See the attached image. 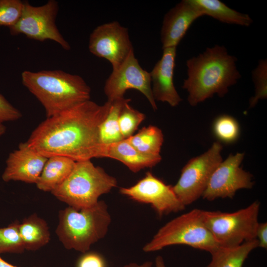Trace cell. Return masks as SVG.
I'll return each instance as SVG.
<instances>
[{
  "instance_id": "6da1fadb",
  "label": "cell",
  "mask_w": 267,
  "mask_h": 267,
  "mask_svg": "<svg viewBox=\"0 0 267 267\" xmlns=\"http://www.w3.org/2000/svg\"><path fill=\"white\" fill-rule=\"evenodd\" d=\"M110 105L108 101L99 105L89 100L46 118L26 142L47 158L61 156L75 162L103 158L106 145L100 142L99 130Z\"/></svg>"
},
{
  "instance_id": "7a4b0ae2",
  "label": "cell",
  "mask_w": 267,
  "mask_h": 267,
  "mask_svg": "<svg viewBox=\"0 0 267 267\" xmlns=\"http://www.w3.org/2000/svg\"><path fill=\"white\" fill-rule=\"evenodd\" d=\"M237 60L225 46L218 44L187 60V77L182 88L188 92L190 105L195 106L215 94L223 97L241 77Z\"/></svg>"
},
{
  "instance_id": "3957f363",
  "label": "cell",
  "mask_w": 267,
  "mask_h": 267,
  "mask_svg": "<svg viewBox=\"0 0 267 267\" xmlns=\"http://www.w3.org/2000/svg\"><path fill=\"white\" fill-rule=\"evenodd\" d=\"M23 85L43 106L46 118L89 100L91 89L83 78L60 70L24 71Z\"/></svg>"
},
{
  "instance_id": "277c9868",
  "label": "cell",
  "mask_w": 267,
  "mask_h": 267,
  "mask_svg": "<svg viewBox=\"0 0 267 267\" xmlns=\"http://www.w3.org/2000/svg\"><path fill=\"white\" fill-rule=\"evenodd\" d=\"M56 234L63 246L85 253L105 237L111 222L106 203L80 209L68 206L58 214Z\"/></svg>"
},
{
  "instance_id": "5b68a950",
  "label": "cell",
  "mask_w": 267,
  "mask_h": 267,
  "mask_svg": "<svg viewBox=\"0 0 267 267\" xmlns=\"http://www.w3.org/2000/svg\"><path fill=\"white\" fill-rule=\"evenodd\" d=\"M117 185L115 178L88 160L76 162L68 177L51 193L68 206L80 209L94 206L101 195Z\"/></svg>"
},
{
  "instance_id": "8992f818",
  "label": "cell",
  "mask_w": 267,
  "mask_h": 267,
  "mask_svg": "<svg viewBox=\"0 0 267 267\" xmlns=\"http://www.w3.org/2000/svg\"><path fill=\"white\" fill-rule=\"evenodd\" d=\"M203 210L194 209L169 221L143 247L145 252L158 251L171 245H184L211 254L221 246L206 227Z\"/></svg>"
},
{
  "instance_id": "52a82bcc",
  "label": "cell",
  "mask_w": 267,
  "mask_h": 267,
  "mask_svg": "<svg viewBox=\"0 0 267 267\" xmlns=\"http://www.w3.org/2000/svg\"><path fill=\"white\" fill-rule=\"evenodd\" d=\"M259 209L260 203L256 201L232 213L203 210V220L221 246L234 247L256 239Z\"/></svg>"
},
{
  "instance_id": "ba28073f",
  "label": "cell",
  "mask_w": 267,
  "mask_h": 267,
  "mask_svg": "<svg viewBox=\"0 0 267 267\" xmlns=\"http://www.w3.org/2000/svg\"><path fill=\"white\" fill-rule=\"evenodd\" d=\"M222 149L220 142H214L207 151L190 159L182 169L173 188L185 206L202 196L213 173L222 161Z\"/></svg>"
},
{
  "instance_id": "9c48e42d",
  "label": "cell",
  "mask_w": 267,
  "mask_h": 267,
  "mask_svg": "<svg viewBox=\"0 0 267 267\" xmlns=\"http://www.w3.org/2000/svg\"><path fill=\"white\" fill-rule=\"evenodd\" d=\"M58 10V2L55 0H49L38 6L23 1L21 16L15 25L8 28L10 33L13 36L23 34L40 42L50 40L58 43L64 49L69 50L70 45L55 24Z\"/></svg>"
},
{
  "instance_id": "30bf717a",
  "label": "cell",
  "mask_w": 267,
  "mask_h": 267,
  "mask_svg": "<svg viewBox=\"0 0 267 267\" xmlns=\"http://www.w3.org/2000/svg\"><path fill=\"white\" fill-rule=\"evenodd\" d=\"M89 49L93 55L108 60L112 70L119 68L134 52L128 29L117 21L96 27L90 35Z\"/></svg>"
},
{
  "instance_id": "8fae6325",
  "label": "cell",
  "mask_w": 267,
  "mask_h": 267,
  "mask_svg": "<svg viewBox=\"0 0 267 267\" xmlns=\"http://www.w3.org/2000/svg\"><path fill=\"white\" fill-rule=\"evenodd\" d=\"M130 89L140 91L146 97L153 109L157 110L152 94L150 73L140 66L134 52L119 68L112 70L104 87L107 101L110 102L124 98L125 93Z\"/></svg>"
},
{
  "instance_id": "7c38bea8",
  "label": "cell",
  "mask_w": 267,
  "mask_h": 267,
  "mask_svg": "<svg viewBox=\"0 0 267 267\" xmlns=\"http://www.w3.org/2000/svg\"><path fill=\"white\" fill-rule=\"evenodd\" d=\"M244 153L230 154L213 173L202 197L208 201L217 198H232L241 189H251L252 175L240 167Z\"/></svg>"
},
{
  "instance_id": "4fadbf2b",
  "label": "cell",
  "mask_w": 267,
  "mask_h": 267,
  "mask_svg": "<svg viewBox=\"0 0 267 267\" xmlns=\"http://www.w3.org/2000/svg\"><path fill=\"white\" fill-rule=\"evenodd\" d=\"M120 192L136 202L150 204L159 217L182 211L185 207L173 186L166 184L150 172L134 185L120 188Z\"/></svg>"
},
{
  "instance_id": "5bb4252c",
  "label": "cell",
  "mask_w": 267,
  "mask_h": 267,
  "mask_svg": "<svg viewBox=\"0 0 267 267\" xmlns=\"http://www.w3.org/2000/svg\"><path fill=\"white\" fill-rule=\"evenodd\" d=\"M48 158L21 142L17 149L9 153L2 175L4 181H21L36 183Z\"/></svg>"
},
{
  "instance_id": "9a60e30c",
  "label": "cell",
  "mask_w": 267,
  "mask_h": 267,
  "mask_svg": "<svg viewBox=\"0 0 267 267\" xmlns=\"http://www.w3.org/2000/svg\"><path fill=\"white\" fill-rule=\"evenodd\" d=\"M205 15L191 0H182L165 15L161 29L162 49L177 47L191 24Z\"/></svg>"
},
{
  "instance_id": "2e32d148",
  "label": "cell",
  "mask_w": 267,
  "mask_h": 267,
  "mask_svg": "<svg viewBox=\"0 0 267 267\" xmlns=\"http://www.w3.org/2000/svg\"><path fill=\"white\" fill-rule=\"evenodd\" d=\"M161 58L150 73L152 94L155 100L178 106L182 99L174 84L177 47L163 49Z\"/></svg>"
},
{
  "instance_id": "e0dca14e",
  "label": "cell",
  "mask_w": 267,
  "mask_h": 267,
  "mask_svg": "<svg viewBox=\"0 0 267 267\" xmlns=\"http://www.w3.org/2000/svg\"><path fill=\"white\" fill-rule=\"evenodd\" d=\"M103 157L121 162L134 173L154 167L162 160L160 155H147L138 151L126 139L106 145Z\"/></svg>"
},
{
  "instance_id": "ac0fdd59",
  "label": "cell",
  "mask_w": 267,
  "mask_h": 267,
  "mask_svg": "<svg viewBox=\"0 0 267 267\" xmlns=\"http://www.w3.org/2000/svg\"><path fill=\"white\" fill-rule=\"evenodd\" d=\"M75 163V161L66 157H48L36 183L37 188L43 191L51 192L68 177Z\"/></svg>"
},
{
  "instance_id": "d6986e66",
  "label": "cell",
  "mask_w": 267,
  "mask_h": 267,
  "mask_svg": "<svg viewBox=\"0 0 267 267\" xmlns=\"http://www.w3.org/2000/svg\"><path fill=\"white\" fill-rule=\"evenodd\" d=\"M19 231L26 250H39L46 245L50 239L46 221L36 214L25 218L19 223Z\"/></svg>"
},
{
  "instance_id": "ffe728a7",
  "label": "cell",
  "mask_w": 267,
  "mask_h": 267,
  "mask_svg": "<svg viewBox=\"0 0 267 267\" xmlns=\"http://www.w3.org/2000/svg\"><path fill=\"white\" fill-rule=\"evenodd\" d=\"M204 14L227 24L248 27L253 21L250 16L233 9L219 0H191Z\"/></svg>"
},
{
  "instance_id": "44dd1931",
  "label": "cell",
  "mask_w": 267,
  "mask_h": 267,
  "mask_svg": "<svg viewBox=\"0 0 267 267\" xmlns=\"http://www.w3.org/2000/svg\"><path fill=\"white\" fill-rule=\"evenodd\" d=\"M258 245L255 239L234 247L221 246L211 254V261L206 267H242L249 254Z\"/></svg>"
},
{
  "instance_id": "7402d4cb",
  "label": "cell",
  "mask_w": 267,
  "mask_h": 267,
  "mask_svg": "<svg viewBox=\"0 0 267 267\" xmlns=\"http://www.w3.org/2000/svg\"><path fill=\"white\" fill-rule=\"evenodd\" d=\"M138 151L147 155H160L164 141V136L160 129L150 125L144 127L138 132L126 139Z\"/></svg>"
},
{
  "instance_id": "603a6c76",
  "label": "cell",
  "mask_w": 267,
  "mask_h": 267,
  "mask_svg": "<svg viewBox=\"0 0 267 267\" xmlns=\"http://www.w3.org/2000/svg\"><path fill=\"white\" fill-rule=\"evenodd\" d=\"M127 99L123 98L110 102L108 113L99 126V139L103 145H110L125 139L120 132L119 118L123 105Z\"/></svg>"
},
{
  "instance_id": "cb8c5ba5",
  "label": "cell",
  "mask_w": 267,
  "mask_h": 267,
  "mask_svg": "<svg viewBox=\"0 0 267 267\" xmlns=\"http://www.w3.org/2000/svg\"><path fill=\"white\" fill-rule=\"evenodd\" d=\"M130 100L128 99L124 103L119 118L120 132L124 139L132 136L145 118L143 113L133 108L130 105Z\"/></svg>"
},
{
  "instance_id": "d4e9b609",
  "label": "cell",
  "mask_w": 267,
  "mask_h": 267,
  "mask_svg": "<svg viewBox=\"0 0 267 267\" xmlns=\"http://www.w3.org/2000/svg\"><path fill=\"white\" fill-rule=\"evenodd\" d=\"M19 222L15 221L7 227L0 228V253H22L25 249L19 231Z\"/></svg>"
},
{
  "instance_id": "484cf974",
  "label": "cell",
  "mask_w": 267,
  "mask_h": 267,
  "mask_svg": "<svg viewBox=\"0 0 267 267\" xmlns=\"http://www.w3.org/2000/svg\"><path fill=\"white\" fill-rule=\"evenodd\" d=\"M213 130L219 140L227 143L236 141L240 133L237 121L233 117L227 115H221L216 119Z\"/></svg>"
},
{
  "instance_id": "4316f807",
  "label": "cell",
  "mask_w": 267,
  "mask_h": 267,
  "mask_svg": "<svg viewBox=\"0 0 267 267\" xmlns=\"http://www.w3.org/2000/svg\"><path fill=\"white\" fill-rule=\"evenodd\" d=\"M255 92L249 100V108L254 107L261 99L267 97V60L261 59L252 72Z\"/></svg>"
},
{
  "instance_id": "83f0119b",
  "label": "cell",
  "mask_w": 267,
  "mask_h": 267,
  "mask_svg": "<svg viewBox=\"0 0 267 267\" xmlns=\"http://www.w3.org/2000/svg\"><path fill=\"white\" fill-rule=\"evenodd\" d=\"M23 8V1L0 0V26L8 28L15 25L20 19Z\"/></svg>"
},
{
  "instance_id": "f1b7e54d",
  "label": "cell",
  "mask_w": 267,
  "mask_h": 267,
  "mask_svg": "<svg viewBox=\"0 0 267 267\" xmlns=\"http://www.w3.org/2000/svg\"><path fill=\"white\" fill-rule=\"evenodd\" d=\"M21 112L0 94V123L14 121L21 118Z\"/></svg>"
},
{
  "instance_id": "f546056e",
  "label": "cell",
  "mask_w": 267,
  "mask_h": 267,
  "mask_svg": "<svg viewBox=\"0 0 267 267\" xmlns=\"http://www.w3.org/2000/svg\"><path fill=\"white\" fill-rule=\"evenodd\" d=\"M77 267H106L103 258L95 252L85 253L79 259Z\"/></svg>"
},
{
  "instance_id": "4dcf8cb0",
  "label": "cell",
  "mask_w": 267,
  "mask_h": 267,
  "mask_svg": "<svg viewBox=\"0 0 267 267\" xmlns=\"http://www.w3.org/2000/svg\"><path fill=\"white\" fill-rule=\"evenodd\" d=\"M256 239L258 241V246L262 248H267V223H259L256 232Z\"/></svg>"
},
{
  "instance_id": "1f68e13d",
  "label": "cell",
  "mask_w": 267,
  "mask_h": 267,
  "mask_svg": "<svg viewBox=\"0 0 267 267\" xmlns=\"http://www.w3.org/2000/svg\"><path fill=\"white\" fill-rule=\"evenodd\" d=\"M123 267H152V263L150 261H146L141 265L132 263L126 265Z\"/></svg>"
},
{
  "instance_id": "d6a6232c",
  "label": "cell",
  "mask_w": 267,
  "mask_h": 267,
  "mask_svg": "<svg viewBox=\"0 0 267 267\" xmlns=\"http://www.w3.org/2000/svg\"><path fill=\"white\" fill-rule=\"evenodd\" d=\"M155 267H166L163 258L160 256H158L155 259Z\"/></svg>"
},
{
  "instance_id": "836d02e7",
  "label": "cell",
  "mask_w": 267,
  "mask_h": 267,
  "mask_svg": "<svg viewBox=\"0 0 267 267\" xmlns=\"http://www.w3.org/2000/svg\"><path fill=\"white\" fill-rule=\"evenodd\" d=\"M0 267H17L14 266L2 259L0 257Z\"/></svg>"
},
{
  "instance_id": "e575fe53",
  "label": "cell",
  "mask_w": 267,
  "mask_h": 267,
  "mask_svg": "<svg viewBox=\"0 0 267 267\" xmlns=\"http://www.w3.org/2000/svg\"><path fill=\"white\" fill-rule=\"evenodd\" d=\"M5 126L2 123H0V137L5 134L6 131Z\"/></svg>"
}]
</instances>
